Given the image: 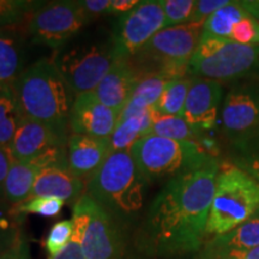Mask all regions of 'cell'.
Returning <instances> with one entry per match:
<instances>
[{
	"label": "cell",
	"mask_w": 259,
	"mask_h": 259,
	"mask_svg": "<svg viewBox=\"0 0 259 259\" xmlns=\"http://www.w3.org/2000/svg\"><path fill=\"white\" fill-rule=\"evenodd\" d=\"M220 163L215 157L171 178L149 206L137 236L139 251L174 257L199 251L215 192Z\"/></svg>",
	"instance_id": "1"
},
{
	"label": "cell",
	"mask_w": 259,
	"mask_h": 259,
	"mask_svg": "<svg viewBox=\"0 0 259 259\" xmlns=\"http://www.w3.org/2000/svg\"><path fill=\"white\" fill-rule=\"evenodd\" d=\"M12 87L22 116L69 137L73 94L51 57L27 67Z\"/></svg>",
	"instance_id": "2"
},
{
	"label": "cell",
	"mask_w": 259,
	"mask_h": 259,
	"mask_svg": "<svg viewBox=\"0 0 259 259\" xmlns=\"http://www.w3.org/2000/svg\"><path fill=\"white\" fill-rule=\"evenodd\" d=\"M147 184L130 151H112L87 181L85 193L126 226L143 208Z\"/></svg>",
	"instance_id": "3"
},
{
	"label": "cell",
	"mask_w": 259,
	"mask_h": 259,
	"mask_svg": "<svg viewBox=\"0 0 259 259\" xmlns=\"http://www.w3.org/2000/svg\"><path fill=\"white\" fill-rule=\"evenodd\" d=\"M259 211V183L234 164H220L206 236H218L253 219Z\"/></svg>",
	"instance_id": "4"
},
{
	"label": "cell",
	"mask_w": 259,
	"mask_h": 259,
	"mask_svg": "<svg viewBox=\"0 0 259 259\" xmlns=\"http://www.w3.org/2000/svg\"><path fill=\"white\" fill-rule=\"evenodd\" d=\"M147 183L176 178L211 160L212 155L198 142H180L148 135L130 150Z\"/></svg>",
	"instance_id": "5"
},
{
	"label": "cell",
	"mask_w": 259,
	"mask_h": 259,
	"mask_svg": "<svg viewBox=\"0 0 259 259\" xmlns=\"http://www.w3.org/2000/svg\"><path fill=\"white\" fill-rule=\"evenodd\" d=\"M204 23H186L163 28L144 48L136 54L137 64L132 65L139 76H147L149 66L154 73H164L173 79L185 77L190 61L203 36Z\"/></svg>",
	"instance_id": "6"
},
{
	"label": "cell",
	"mask_w": 259,
	"mask_h": 259,
	"mask_svg": "<svg viewBox=\"0 0 259 259\" xmlns=\"http://www.w3.org/2000/svg\"><path fill=\"white\" fill-rule=\"evenodd\" d=\"M259 71V46H248L228 38L203 35L190 61L193 77L226 82L244 78Z\"/></svg>",
	"instance_id": "7"
},
{
	"label": "cell",
	"mask_w": 259,
	"mask_h": 259,
	"mask_svg": "<svg viewBox=\"0 0 259 259\" xmlns=\"http://www.w3.org/2000/svg\"><path fill=\"white\" fill-rule=\"evenodd\" d=\"M53 53L51 58L74 96L94 92L118 59L112 45H79Z\"/></svg>",
	"instance_id": "8"
},
{
	"label": "cell",
	"mask_w": 259,
	"mask_h": 259,
	"mask_svg": "<svg viewBox=\"0 0 259 259\" xmlns=\"http://www.w3.org/2000/svg\"><path fill=\"white\" fill-rule=\"evenodd\" d=\"M89 22L79 2L65 0L42 4L29 18L27 27L35 45L58 51Z\"/></svg>",
	"instance_id": "9"
},
{
	"label": "cell",
	"mask_w": 259,
	"mask_h": 259,
	"mask_svg": "<svg viewBox=\"0 0 259 259\" xmlns=\"http://www.w3.org/2000/svg\"><path fill=\"white\" fill-rule=\"evenodd\" d=\"M163 28H166V18L162 0L139 2L116 23L112 40L115 57L131 59Z\"/></svg>",
	"instance_id": "10"
},
{
	"label": "cell",
	"mask_w": 259,
	"mask_h": 259,
	"mask_svg": "<svg viewBox=\"0 0 259 259\" xmlns=\"http://www.w3.org/2000/svg\"><path fill=\"white\" fill-rule=\"evenodd\" d=\"M84 198L88 209V223L80 241L84 257L85 259H127L125 226L87 193H84Z\"/></svg>",
	"instance_id": "11"
},
{
	"label": "cell",
	"mask_w": 259,
	"mask_h": 259,
	"mask_svg": "<svg viewBox=\"0 0 259 259\" xmlns=\"http://www.w3.org/2000/svg\"><path fill=\"white\" fill-rule=\"evenodd\" d=\"M225 131L234 139L259 130V87H234L223 100L221 111Z\"/></svg>",
	"instance_id": "12"
},
{
	"label": "cell",
	"mask_w": 259,
	"mask_h": 259,
	"mask_svg": "<svg viewBox=\"0 0 259 259\" xmlns=\"http://www.w3.org/2000/svg\"><path fill=\"white\" fill-rule=\"evenodd\" d=\"M118 120V113L99 101L93 92L85 93L74 97L69 130L71 134L109 139Z\"/></svg>",
	"instance_id": "13"
},
{
	"label": "cell",
	"mask_w": 259,
	"mask_h": 259,
	"mask_svg": "<svg viewBox=\"0 0 259 259\" xmlns=\"http://www.w3.org/2000/svg\"><path fill=\"white\" fill-rule=\"evenodd\" d=\"M223 89L211 79L193 77L187 94L183 118L199 131H208L216 125Z\"/></svg>",
	"instance_id": "14"
},
{
	"label": "cell",
	"mask_w": 259,
	"mask_h": 259,
	"mask_svg": "<svg viewBox=\"0 0 259 259\" xmlns=\"http://www.w3.org/2000/svg\"><path fill=\"white\" fill-rule=\"evenodd\" d=\"M67 138L40 121L22 116L10 144L15 161H29L48 149L67 144Z\"/></svg>",
	"instance_id": "15"
},
{
	"label": "cell",
	"mask_w": 259,
	"mask_h": 259,
	"mask_svg": "<svg viewBox=\"0 0 259 259\" xmlns=\"http://www.w3.org/2000/svg\"><path fill=\"white\" fill-rule=\"evenodd\" d=\"M111 153V138H96L77 134H70L67 138L69 169L79 179L88 181Z\"/></svg>",
	"instance_id": "16"
},
{
	"label": "cell",
	"mask_w": 259,
	"mask_h": 259,
	"mask_svg": "<svg viewBox=\"0 0 259 259\" xmlns=\"http://www.w3.org/2000/svg\"><path fill=\"white\" fill-rule=\"evenodd\" d=\"M141 78L131 60L116 59L93 93L99 101L120 115Z\"/></svg>",
	"instance_id": "17"
},
{
	"label": "cell",
	"mask_w": 259,
	"mask_h": 259,
	"mask_svg": "<svg viewBox=\"0 0 259 259\" xmlns=\"http://www.w3.org/2000/svg\"><path fill=\"white\" fill-rule=\"evenodd\" d=\"M85 189L87 181L77 178L69 168H47L38 174L29 199L51 197L65 203H76L85 193Z\"/></svg>",
	"instance_id": "18"
},
{
	"label": "cell",
	"mask_w": 259,
	"mask_h": 259,
	"mask_svg": "<svg viewBox=\"0 0 259 259\" xmlns=\"http://www.w3.org/2000/svg\"><path fill=\"white\" fill-rule=\"evenodd\" d=\"M23 71L22 31L17 27L0 29V87L14 85Z\"/></svg>",
	"instance_id": "19"
},
{
	"label": "cell",
	"mask_w": 259,
	"mask_h": 259,
	"mask_svg": "<svg viewBox=\"0 0 259 259\" xmlns=\"http://www.w3.org/2000/svg\"><path fill=\"white\" fill-rule=\"evenodd\" d=\"M155 107L136 114L119 116L118 124L111 137L112 151H130L139 139L150 135L153 126Z\"/></svg>",
	"instance_id": "20"
},
{
	"label": "cell",
	"mask_w": 259,
	"mask_h": 259,
	"mask_svg": "<svg viewBox=\"0 0 259 259\" xmlns=\"http://www.w3.org/2000/svg\"><path fill=\"white\" fill-rule=\"evenodd\" d=\"M170 80L173 78L164 73H151L142 77L119 116L136 114L153 108Z\"/></svg>",
	"instance_id": "21"
},
{
	"label": "cell",
	"mask_w": 259,
	"mask_h": 259,
	"mask_svg": "<svg viewBox=\"0 0 259 259\" xmlns=\"http://www.w3.org/2000/svg\"><path fill=\"white\" fill-rule=\"evenodd\" d=\"M257 246H259V218H253L226 234L212 236L204 246V250H248Z\"/></svg>",
	"instance_id": "22"
},
{
	"label": "cell",
	"mask_w": 259,
	"mask_h": 259,
	"mask_svg": "<svg viewBox=\"0 0 259 259\" xmlns=\"http://www.w3.org/2000/svg\"><path fill=\"white\" fill-rule=\"evenodd\" d=\"M21 119L22 113L14 87H0V145L10 148Z\"/></svg>",
	"instance_id": "23"
},
{
	"label": "cell",
	"mask_w": 259,
	"mask_h": 259,
	"mask_svg": "<svg viewBox=\"0 0 259 259\" xmlns=\"http://www.w3.org/2000/svg\"><path fill=\"white\" fill-rule=\"evenodd\" d=\"M150 135L180 142H199L202 131L194 128L183 116L163 115L156 111Z\"/></svg>",
	"instance_id": "24"
},
{
	"label": "cell",
	"mask_w": 259,
	"mask_h": 259,
	"mask_svg": "<svg viewBox=\"0 0 259 259\" xmlns=\"http://www.w3.org/2000/svg\"><path fill=\"white\" fill-rule=\"evenodd\" d=\"M246 14L247 11L242 8L240 2H229L206 19L204 23L203 35L229 40L234 25Z\"/></svg>",
	"instance_id": "25"
},
{
	"label": "cell",
	"mask_w": 259,
	"mask_h": 259,
	"mask_svg": "<svg viewBox=\"0 0 259 259\" xmlns=\"http://www.w3.org/2000/svg\"><path fill=\"white\" fill-rule=\"evenodd\" d=\"M235 156L231 163L259 183V130L234 139Z\"/></svg>",
	"instance_id": "26"
},
{
	"label": "cell",
	"mask_w": 259,
	"mask_h": 259,
	"mask_svg": "<svg viewBox=\"0 0 259 259\" xmlns=\"http://www.w3.org/2000/svg\"><path fill=\"white\" fill-rule=\"evenodd\" d=\"M193 78L181 77L170 80L155 106V109L163 115L183 116L186 97Z\"/></svg>",
	"instance_id": "27"
},
{
	"label": "cell",
	"mask_w": 259,
	"mask_h": 259,
	"mask_svg": "<svg viewBox=\"0 0 259 259\" xmlns=\"http://www.w3.org/2000/svg\"><path fill=\"white\" fill-rule=\"evenodd\" d=\"M44 3L25 0H0V29L19 27Z\"/></svg>",
	"instance_id": "28"
},
{
	"label": "cell",
	"mask_w": 259,
	"mask_h": 259,
	"mask_svg": "<svg viewBox=\"0 0 259 259\" xmlns=\"http://www.w3.org/2000/svg\"><path fill=\"white\" fill-rule=\"evenodd\" d=\"M65 202L58 198H51V197H37L25 200L24 203L18 204L14 206L10 213L12 216L24 215V213H36V215L44 216V218H56L63 209Z\"/></svg>",
	"instance_id": "29"
},
{
	"label": "cell",
	"mask_w": 259,
	"mask_h": 259,
	"mask_svg": "<svg viewBox=\"0 0 259 259\" xmlns=\"http://www.w3.org/2000/svg\"><path fill=\"white\" fill-rule=\"evenodd\" d=\"M196 2L194 0H162L166 28L190 23Z\"/></svg>",
	"instance_id": "30"
},
{
	"label": "cell",
	"mask_w": 259,
	"mask_h": 259,
	"mask_svg": "<svg viewBox=\"0 0 259 259\" xmlns=\"http://www.w3.org/2000/svg\"><path fill=\"white\" fill-rule=\"evenodd\" d=\"M73 234V226L71 220L57 222L52 226L48 234L45 239V248L50 257L59 254L71 241Z\"/></svg>",
	"instance_id": "31"
},
{
	"label": "cell",
	"mask_w": 259,
	"mask_h": 259,
	"mask_svg": "<svg viewBox=\"0 0 259 259\" xmlns=\"http://www.w3.org/2000/svg\"><path fill=\"white\" fill-rule=\"evenodd\" d=\"M229 40L248 46H259V22L247 12L234 25Z\"/></svg>",
	"instance_id": "32"
},
{
	"label": "cell",
	"mask_w": 259,
	"mask_h": 259,
	"mask_svg": "<svg viewBox=\"0 0 259 259\" xmlns=\"http://www.w3.org/2000/svg\"><path fill=\"white\" fill-rule=\"evenodd\" d=\"M229 0H198L196 2L194 11L190 23H205L210 16L227 5Z\"/></svg>",
	"instance_id": "33"
},
{
	"label": "cell",
	"mask_w": 259,
	"mask_h": 259,
	"mask_svg": "<svg viewBox=\"0 0 259 259\" xmlns=\"http://www.w3.org/2000/svg\"><path fill=\"white\" fill-rule=\"evenodd\" d=\"M199 255L211 258L225 259H259V246L248 250H229V251H208L204 250Z\"/></svg>",
	"instance_id": "34"
},
{
	"label": "cell",
	"mask_w": 259,
	"mask_h": 259,
	"mask_svg": "<svg viewBox=\"0 0 259 259\" xmlns=\"http://www.w3.org/2000/svg\"><path fill=\"white\" fill-rule=\"evenodd\" d=\"M21 235L15 223L10 222L5 216H0V253L14 244Z\"/></svg>",
	"instance_id": "35"
},
{
	"label": "cell",
	"mask_w": 259,
	"mask_h": 259,
	"mask_svg": "<svg viewBox=\"0 0 259 259\" xmlns=\"http://www.w3.org/2000/svg\"><path fill=\"white\" fill-rule=\"evenodd\" d=\"M0 259H31L30 248L24 235H21L10 247L0 253Z\"/></svg>",
	"instance_id": "36"
},
{
	"label": "cell",
	"mask_w": 259,
	"mask_h": 259,
	"mask_svg": "<svg viewBox=\"0 0 259 259\" xmlns=\"http://www.w3.org/2000/svg\"><path fill=\"white\" fill-rule=\"evenodd\" d=\"M80 5L90 21L102 15H111L112 0H80Z\"/></svg>",
	"instance_id": "37"
},
{
	"label": "cell",
	"mask_w": 259,
	"mask_h": 259,
	"mask_svg": "<svg viewBox=\"0 0 259 259\" xmlns=\"http://www.w3.org/2000/svg\"><path fill=\"white\" fill-rule=\"evenodd\" d=\"M14 157H12L10 148L3 147L0 145V200L4 199V185L6 177L11 167L12 162H14Z\"/></svg>",
	"instance_id": "38"
},
{
	"label": "cell",
	"mask_w": 259,
	"mask_h": 259,
	"mask_svg": "<svg viewBox=\"0 0 259 259\" xmlns=\"http://www.w3.org/2000/svg\"><path fill=\"white\" fill-rule=\"evenodd\" d=\"M48 259H85V257H84L82 246L79 242L71 240L59 254L53 255Z\"/></svg>",
	"instance_id": "39"
},
{
	"label": "cell",
	"mask_w": 259,
	"mask_h": 259,
	"mask_svg": "<svg viewBox=\"0 0 259 259\" xmlns=\"http://www.w3.org/2000/svg\"><path fill=\"white\" fill-rule=\"evenodd\" d=\"M139 4V0H112L111 15H125Z\"/></svg>",
	"instance_id": "40"
},
{
	"label": "cell",
	"mask_w": 259,
	"mask_h": 259,
	"mask_svg": "<svg viewBox=\"0 0 259 259\" xmlns=\"http://www.w3.org/2000/svg\"><path fill=\"white\" fill-rule=\"evenodd\" d=\"M240 4L248 14L253 16L259 22V0H242Z\"/></svg>",
	"instance_id": "41"
},
{
	"label": "cell",
	"mask_w": 259,
	"mask_h": 259,
	"mask_svg": "<svg viewBox=\"0 0 259 259\" xmlns=\"http://www.w3.org/2000/svg\"><path fill=\"white\" fill-rule=\"evenodd\" d=\"M198 259H225V258H211V257H203V255H198Z\"/></svg>",
	"instance_id": "42"
}]
</instances>
